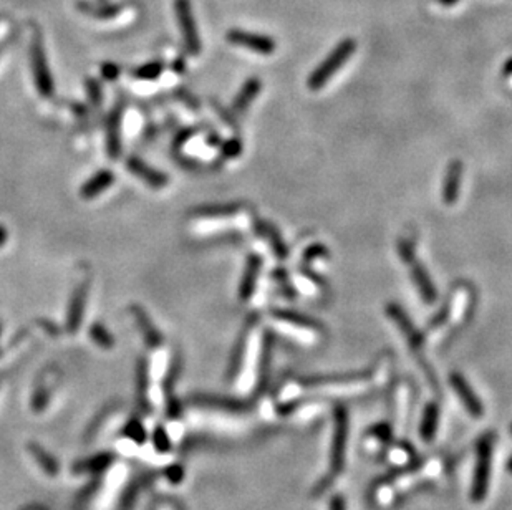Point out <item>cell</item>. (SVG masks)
<instances>
[{"label":"cell","instance_id":"cell-22","mask_svg":"<svg viewBox=\"0 0 512 510\" xmlns=\"http://www.w3.org/2000/svg\"><path fill=\"white\" fill-rule=\"evenodd\" d=\"M113 183H114V176L112 171L101 169L95 176H91V178L81 185V191H80L81 197L93 199L96 196H100V194L105 192Z\"/></svg>","mask_w":512,"mask_h":510},{"label":"cell","instance_id":"cell-11","mask_svg":"<svg viewBox=\"0 0 512 510\" xmlns=\"http://www.w3.org/2000/svg\"><path fill=\"white\" fill-rule=\"evenodd\" d=\"M386 313H388L390 318L393 320L396 325H398L401 333H403L405 338L408 340L409 346H412L414 351H421L423 345H424L423 333H419L416 330V327H414L408 315L403 312V308L396 303H390L388 307H386Z\"/></svg>","mask_w":512,"mask_h":510},{"label":"cell","instance_id":"cell-4","mask_svg":"<svg viewBox=\"0 0 512 510\" xmlns=\"http://www.w3.org/2000/svg\"><path fill=\"white\" fill-rule=\"evenodd\" d=\"M347 440H348V412L343 406H339L335 410V428H334V440H332L330 449V476H336L343 471L345 466V452H347Z\"/></svg>","mask_w":512,"mask_h":510},{"label":"cell","instance_id":"cell-46","mask_svg":"<svg viewBox=\"0 0 512 510\" xmlns=\"http://www.w3.org/2000/svg\"><path fill=\"white\" fill-rule=\"evenodd\" d=\"M511 433H512V426H511Z\"/></svg>","mask_w":512,"mask_h":510},{"label":"cell","instance_id":"cell-40","mask_svg":"<svg viewBox=\"0 0 512 510\" xmlns=\"http://www.w3.org/2000/svg\"><path fill=\"white\" fill-rule=\"evenodd\" d=\"M502 75H504V78H512V58L507 60L504 67H502Z\"/></svg>","mask_w":512,"mask_h":510},{"label":"cell","instance_id":"cell-26","mask_svg":"<svg viewBox=\"0 0 512 510\" xmlns=\"http://www.w3.org/2000/svg\"><path fill=\"white\" fill-rule=\"evenodd\" d=\"M195 403L202 406H209V407H218V410H224V411H246L249 405L244 401H237V400H229V398H218V396H197L195 398Z\"/></svg>","mask_w":512,"mask_h":510},{"label":"cell","instance_id":"cell-13","mask_svg":"<svg viewBox=\"0 0 512 510\" xmlns=\"http://www.w3.org/2000/svg\"><path fill=\"white\" fill-rule=\"evenodd\" d=\"M407 266L409 267V273H412L413 284L418 289L419 296H421L424 303H428V305L435 303L438 299V290H436L435 284H433L430 273H428V270L424 268L423 263L418 262L416 259H413V261L407 263Z\"/></svg>","mask_w":512,"mask_h":510},{"label":"cell","instance_id":"cell-8","mask_svg":"<svg viewBox=\"0 0 512 510\" xmlns=\"http://www.w3.org/2000/svg\"><path fill=\"white\" fill-rule=\"evenodd\" d=\"M367 373L357 374H339V377H315V378H303L301 383L307 388H357L363 386L368 381Z\"/></svg>","mask_w":512,"mask_h":510},{"label":"cell","instance_id":"cell-17","mask_svg":"<svg viewBox=\"0 0 512 510\" xmlns=\"http://www.w3.org/2000/svg\"><path fill=\"white\" fill-rule=\"evenodd\" d=\"M131 313L135 317L138 327L145 336V341L147 343L150 348H159L161 343H163V335H161L158 328L155 327V323L151 322L150 315L145 312V308L140 307V305H133Z\"/></svg>","mask_w":512,"mask_h":510},{"label":"cell","instance_id":"cell-18","mask_svg":"<svg viewBox=\"0 0 512 510\" xmlns=\"http://www.w3.org/2000/svg\"><path fill=\"white\" fill-rule=\"evenodd\" d=\"M256 229H257V232H259V235H262V237L269 242L270 249L274 250L275 257L279 259V261H285V259L289 257L287 245H285L282 235H280V232L275 225H272L270 222H267V221H257Z\"/></svg>","mask_w":512,"mask_h":510},{"label":"cell","instance_id":"cell-45","mask_svg":"<svg viewBox=\"0 0 512 510\" xmlns=\"http://www.w3.org/2000/svg\"><path fill=\"white\" fill-rule=\"evenodd\" d=\"M101 2H106V0H101Z\"/></svg>","mask_w":512,"mask_h":510},{"label":"cell","instance_id":"cell-30","mask_svg":"<svg viewBox=\"0 0 512 510\" xmlns=\"http://www.w3.org/2000/svg\"><path fill=\"white\" fill-rule=\"evenodd\" d=\"M163 68H164L163 62H151L143 65V67H138L135 72H133V75L140 78V80H156V78L163 73Z\"/></svg>","mask_w":512,"mask_h":510},{"label":"cell","instance_id":"cell-20","mask_svg":"<svg viewBox=\"0 0 512 510\" xmlns=\"http://www.w3.org/2000/svg\"><path fill=\"white\" fill-rule=\"evenodd\" d=\"M78 11H81L86 15L100 18V20H110V18L118 17L123 11V6L119 4H108V2H90V0H80L77 4Z\"/></svg>","mask_w":512,"mask_h":510},{"label":"cell","instance_id":"cell-9","mask_svg":"<svg viewBox=\"0 0 512 510\" xmlns=\"http://www.w3.org/2000/svg\"><path fill=\"white\" fill-rule=\"evenodd\" d=\"M88 290H90L88 278H85V280H83L80 285H77L75 290H73L67 312V330L70 333H75L78 328H80L83 313H85L86 299H88Z\"/></svg>","mask_w":512,"mask_h":510},{"label":"cell","instance_id":"cell-2","mask_svg":"<svg viewBox=\"0 0 512 510\" xmlns=\"http://www.w3.org/2000/svg\"><path fill=\"white\" fill-rule=\"evenodd\" d=\"M355 50H357V41H355L353 39L341 40L340 44L336 45L334 50H332L329 57L318 65V67L312 72V75L308 77V81H307L308 88L313 91L324 88L327 83L330 81V78L334 77L335 73L348 62V58L352 57Z\"/></svg>","mask_w":512,"mask_h":510},{"label":"cell","instance_id":"cell-38","mask_svg":"<svg viewBox=\"0 0 512 510\" xmlns=\"http://www.w3.org/2000/svg\"><path fill=\"white\" fill-rule=\"evenodd\" d=\"M119 72H122V70H119L118 65H114V63L106 62V63L101 65V75H103L105 80H108V81L117 80Z\"/></svg>","mask_w":512,"mask_h":510},{"label":"cell","instance_id":"cell-7","mask_svg":"<svg viewBox=\"0 0 512 510\" xmlns=\"http://www.w3.org/2000/svg\"><path fill=\"white\" fill-rule=\"evenodd\" d=\"M449 383H451V388L454 389V393L458 394L459 401L463 403L464 410L468 411L473 417H476V419L483 417L484 416L483 403H481V400H479L478 394L473 391L471 384L466 381V378L463 377V374L456 373V371L454 373H451Z\"/></svg>","mask_w":512,"mask_h":510},{"label":"cell","instance_id":"cell-27","mask_svg":"<svg viewBox=\"0 0 512 510\" xmlns=\"http://www.w3.org/2000/svg\"><path fill=\"white\" fill-rule=\"evenodd\" d=\"M29 452L34 457V461L39 464V467L47 476H57L58 474V462L52 454H48L44 447L39 444H29Z\"/></svg>","mask_w":512,"mask_h":510},{"label":"cell","instance_id":"cell-25","mask_svg":"<svg viewBox=\"0 0 512 510\" xmlns=\"http://www.w3.org/2000/svg\"><path fill=\"white\" fill-rule=\"evenodd\" d=\"M274 318L279 320V322L287 323L290 327L301 328V330L306 332H318L322 330V325L315 322V320L306 317V315H301L297 312H290V310H275Z\"/></svg>","mask_w":512,"mask_h":510},{"label":"cell","instance_id":"cell-39","mask_svg":"<svg viewBox=\"0 0 512 510\" xmlns=\"http://www.w3.org/2000/svg\"><path fill=\"white\" fill-rule=\"evenodd\" d=\"M330 510H347V505H345V499L341 495H335L330 500Z\"/></svg>","mask_w":512,"mask_h":510},{"label":"cell","instance_id":"cell-41","mask_svg":"<svg viewBox=\"0 0 512 510\" xmlns=\"http://www.w3.org/2000/svg\"><path fill=\"white\" fill-rule=\"evenodd\" d=\"M7 237H8L7 229L4 225H0V247H4V245H6Z\"/></svg>","mask_w":512,"mask_h":510},{"label":"cell","instance_id":"cell-19","mask_svg":"<svg viewBox=\"0 0 512 510\" xmlns=\"http://www.w3.org/2000/svg\"><path fill=\"white\" fill-rule=\"evenodd\" d=\"M57 374L55 373H44L35 384L34 396H32V407L34 411H44L47 407L50 398H52Z\"/></svg>","mask_w":512,"mask_h":510},{"label":"cell","instance_id":"cell-35","mask_svg":"<svg viewBox=\"0 0 512 510\" xmlns=\"http://www.w3.org/2000/svg\"><path fill=\"white\" fill-rule=\"evenodd\" d=\"M86 90H88V98L93 106L98 108L101 100H103V95H101V86L96 80H86Z\"/></svg>","mask_w":512,"mask_h":510},{"label":"cell","instance_id":"cell-37","mask_svg":"<svg viewBox=\"0 0 512 510\" xmlns=\"http://www.w3.org/2000/svg\"><path fill=\"white\" fill-rule=\"evenodd\" d=\"M274 277H275V280H277V284H279V285H282V292H284V295L285 296H290V299H294V289H292V285H290L289 284V280H287V273H285L284 270H275L274 272Z\"/></svg>","mask_w":512,"mask_h":510},{"label":"cell","instance_id":"cell-43","mask_svg":"<svg viewBox=\"0 0 512 510\" xmlns=\"http://www.w3.org/2000/svg\"><path fill=\"white\" fill-rule=\"evenodd\" d=\"M507 471H509L512 474V457L509 459V461H507Z\"/></svg>","mask_w":512,"mask_h":510},{"label":"cell","instance_id":"cell-15","mask_svg":"<svg viewBox=\"0 0 512 510\" xmlns=\"http://www.w3.org/2000/svg\"><path fill=\"white\" fill-rule=\"evenodd\" d=\"M126 168L130 169L138 179H141L143 183H146L153 189H163L164 185L169 183L168 176L161 173L158 169L151 168L150 164H146L145 161L140 159V157H128Z\"/></svg>","mask_w":512,"mask_h":510},{"label":"cell","instance_id":"cell-3","mask_svg":"<svg viewBox=\"0 0 512 510\" xmlns=\"http://www.w3.org/2000/svg\"><path fill=\"white\" fill-rule=\"evenodd\" d=\"M30 67L32 75H34V81L37 90L44 98H52L55 93V83L52 72L48 68L47 55H45L44 41L39 32H35L34 39H32L30 45Z\"/></svg>","mask_w":512,"mask_h":510},{"label":"cell","instance_id":"cell-44","mask_svg":"<svg viewBox=\"0 0 512 510\" xmlns=\"http://www.w3.org/2000/svg\"><path fill=\"white\" fill-rule=\"evenodd\" d=\"M25 510H45V509H41V507H29V509H25Z\"/></svg>","mask_w":512,"mask_h":510},{"label":"cell","instance_id":"cell-1","mask_svg":"<svg viewBox=\"0 0 512 510\" xmlns=\"http://www.w3.org/2000/svg\"><path fill=\"white\" fill-rule=\"evenodd\" d=\"M496 436L487 433L481 436L476 444V466H474L473 484H471V500L481 504L487 497L489 482H491L492 471V451H494Z\"/></svg>","mask_w":512,"mask_h":510},{"label":"cell","instance_id":"cell-29","mask_svg":"<svg viewBox=\"0 0 512 510\" xmlns=\"http://www.w3.org/2000/svg\"><path fill=\"white\" fill-rule=\"evenodd\" d=\"M90 338L93 340L96 345L103 350H112L114 345V338L112 336V333L108 332V328L101 323H93L90 328Z\"/></svg>","mask_w":512,"mask_h":510},{"label":"cell","instance_id":"cell-5","mask_svg":"<svg viewBox=\"0 0 512 510\" xmlns=\"http://www.w3.org/2000/svg\"><path fill=\"white\" fill-rule=\"evenodd\" d=\"M174 12L181 29V35L184 39V46L191 55H199L201 52V39L197 34V25L191 11V2L189 0H176L174 2Z\"/></svg>","mask_w":512,"mask_h":510},{"label":"cell","instance_id":"cell-31","mask_svg":"<svg viewBox=\"0 0 512 510\" xmlns=\"http://www.w3.org/2000/svg\"><path fill=\"white\" fill-rule=\"evenodd\" d=\"M329 254H330L329 249H327L325 245H322V244L312 245V247H308L306 250V254H303V267L310 266L312 262H315L317 259H320V257L327 259L329 257Z\"/></svg>","mask_w":512,"mask_h":510},{"label":"cell","instance_id":"cell-21","mask_svg":"<svg viewBox=\"0 0 512 510\" xmlns=\"http://www.w3.org/2000/svg\"><path fill=\"white\" fill-rule=\"evenodd\" d=\"M262 90V83L259 78H249V80H246V83H244L241 91H239V95L236 96V100H234L232 103V113L236 115H244L247 111L249 106L252 105V101L257 98V95H259Z\"/></svg>","mask_w":512,"mask_h":510},{"label":"cell","instance_id":"cell-36","mask_svg":"<svg viewBox=\"0 0 512 510\" xmlns=\"http://www.w3.org/2000/svg\"><path fill=\"white\" fill-rule=\"evenodd\" d=\"M398 252H400V257L401 261H403L405 263H409L414 259V249H413V242L412 240H407V239H401L398 242Z\"/></svg>","mask_w":512,"mask_h":510},{"label":"cell","instance_id":"cell-12","mask_svg":"<svg viewBox=\"0 0 512 510\" xmlns=\"http://www.w3.org/2000/svg\"><path fill=\"white\" fill-rule=\"evenodd\" d=\"M463 173H464V166L459 159H453L446 168V176L445 181H442V191H441L442 202H445L446 206H454L456 201H458L461 183H463Z\"/></svg>","mask_w":512,"mask_h":510},{"label":"cell","instance_id":"cell-33","mask_svg":"<svg viewBox=\"0 0 512 510\" xmlns=\"http://www.w3.org/2000/svg\"><path fill=\"white\" fill-rule=\"evenodd\" d=\"M391 434H393V431H391L388 424H375L368 431V438L375 439L378 443H388L391 439Z\"/></svg>","mask_w":512,"mask_h":510},{"label":"cell","instance_id":"cell-14","mask_svg":"<svg viewBox=\"0 0 512 510\" xmlns=\"http://www.w3.org/2000/svg\"><path fill=\"white\" fill-rule=\"evenodd\" d=\"M256 322H257L256 317L247 318L246 327L242 328L241 335H239V338H237L236 348H234V353H232V356H230V363H229V370H228V379H230V381L236 379L239 377V373H241L244 358H246V353H247L249 340H251V333H252V328H254V325H256Z\"/></svg>","mask_w":512,"mask_h":510},{"label":"cell","instance_id":"cell-16","mask_svg":"<svg viewBox=\"0 0 512 510\" xmlns=\"http://www.w3.org/2000/svg\"><path fill=\"white\" fill-rule=\"evenodd\" d=\"M261 268H262V259L259 255H251L246 262V270H244L241 285H239V299L242 301L251 300V296L254 295Z\"/></svg>","mask_w":512,"mask_h":510},{"label":"cell","instance_id":"cell-34","mask_svg":"<svg viewBox=\"0 0 512 510\" xmlns=\"http://www.w3.org/2000/svg\"><path fill=\"white\" fill-rule=\"evenodd\" d=\"M221 152L224 157H237L242 152V143L239 138H232L221 146Z\"/></svg>","mask_w":512,"mask_h":510},{"label":"cell","instance_id":"cell-24","mask_svg":"<svg viewBox=\"0 0 512 510\" xmlns=\"http://www.w3.org/2000/svg\"><path fill=\"white\" fill-rule=\"evenodd\" d=\"M242 204H209V206H199L192 211L196 217H204V219H223V217H232L241 212Z\"/></svg>","mask_w":512,"mask_h":510},{"label":"cell","instance_id":"cell-42","mask_svg":"<svg viewBox=\"0 0 512 510\" xmlns=\"http://www.w3.org/2000/svg\"><path fill=\"white\" fill-rule=\"evenodd\" d=\"M435 2L440 4V6H442V7H453L459 2V0H435Z\"/></svg>","mask_w":512,"mask_h":510},{"label":"cell","instance_id":"cell-6","mask_svg":"<svg viewBox=\"0 0 512 510\" xmlns=\"http://www.w3.org/2000/svg\"><path fill=\"white\" fill-rule=\"evenodd\" d=\"M228 41L232 45L244 46V48L252 50V52L261 55H270L274 53L277 48V44L274 41V39H270V37L251 34V32H244L237 29L228 32Z\"/></svg>","mask_w":512,"mask_h":510},{"label":"cell","instance_id":"cell-10","mask_svg":"<svg viewBox=\"0 0 512 510\" xmlns=\"http://www.w3.org/2000/svg\"><path fill=\"white\" fill-rule=\"evenodd\" d=\"M122 115L123 101H118L106 122V152L112 159H117L122 155Z\"/></svg>","mask_w":512,"mask_h":510},{"label":"cell","instance_id":"cell-23","mask_svg":"<svg viewBox=\"0 0 512 510\" xmlns=\"http://www.w3.org/2000/svg\"><path fill=\"white\" fill-rule=\"evenodd\" d=\"M438 424H440V407L436 403L426 405L423 411L421 423H419V436L424 443H433L438 433Z\"/></svg>","mask_w":512,"mask_h":510},{"label":"cell","instance_id":"cell-32","mask_svg":"<svg viewBox=\"0 0 512 510\" xmlns=\"http://www.w3.org/2000/svg\"><path fill=\"white\" fill-rule=\"evenodd\" d=\"M451 310H453V307H451L449 301H446L445 305H442V308L438 312L436 317L431 318L430 325H428V328L430 330H438V328L445 327V325L447 323V320H449V315H451Z\"/></svg>","mask_w":512,"mask_h":510},{"label":"cell","instance_id":"cell-28","mask_svg":"<svg viewBox=\"0 0 512 510\" xmlns=\"http://www.w3.org/2000/svg\"><path fill=\"white\" fill-rule=\"evenodd\" d=\"M270 356H272V336L267 333L264 336V343H262L261 351V361H259V378H257V388L262 389L269 378V368H270Z\"/></svg>","mask_w":512,"mask_h":510}]
</instances>
